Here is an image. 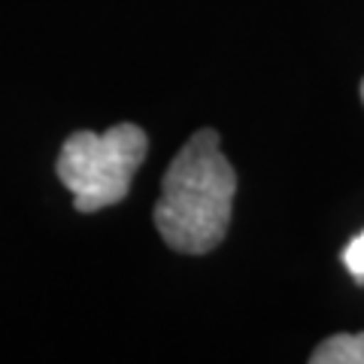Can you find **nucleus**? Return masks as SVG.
<instances>
[{
  "label": "nucleus",
  "mask_w": 364,
  "mask_h": 364,
  "mask_svg": "<svg viewBox=\"0 0 364 364\" xmlns=\"http://www.w3.org/2000/svg\"><path fill=\"white\" fill-rule=\"evenodd\" d=\"M343 261H346V267H349L352 277H358V279L364 282V234H358L355 240L346 246Z\"/></svg>",
  "instance_id": "20e7f679"
},
{
  "label": "nucleus",
  "mask_w": 364,
  "mask_h": 364,
  "mask_svg": "<svg viewBox=\"0 0 364 364\" xmlns=\"http://www.w3.org/2000/svg\"><path fill=\"white\" fill-rule=\"evenodd\" d=\"M313 364H364V334H334L318 343Z\"/></svg>",
  "instance_id": "7ed1b4c3"
},
{
  "label": "nucleus",
  "mask_w": 364,
  "mask_h": 364,
  "mask_svg": "<svg viewBox=\"0 0 364 364\" xmlns=\"http://www.w3.org/2000/svg\"><path fill=\"white\" fill-rule=\"evenodd\" d=\"M146 149H149L146 131L131 122L112 124L104 134L76 131L64 140L55 173L73 195L79 213H97L124 200Z\"/></svg>",
  "instance_id": "f03ea898"
},
{
  "label": "nucleus",
  "mask_w": 364,
  "mask_h": 364,
  "mask_svg": "<svg viewBox=\"0 0 364 364\" xmlns=\"http://www.w3.org/2000/svg\"><path fill=\"white\" fill-rule=\"evenodd\" d=\"M361 100H364V79H361Z\"/></svg>",
  "instance_id": "39448f33"
},
{
  "label": "nucleus",
  "mask_w": 364,
  "mask_h": 364,
  "mask_svg": "<svg viewBox=\"0 0 364 364\" xmlns=\"http://www.w3.org/2000/svg\"><path fill=\"white\" fill-rule=\"evenodd\" d=\"M237 173L219 149L213 128L198 131L176 152L155 203L161 240L182 255H207L225 240L231 225Z\"/></svg>",
  "instance_id": "f257e3e1"
}]
</instances>
